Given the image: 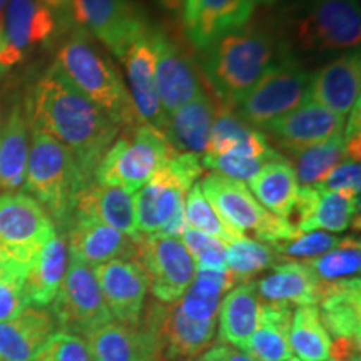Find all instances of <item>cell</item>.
Returning a JSON list of instances; mask_svg holds the SVG:
<instances>
[{
    "label": "cell",
    "mask_w": 361,
    "mask_h": 361,
    "mask_svg": "<svg viewBox=\"0 0 361 361\" xmlns=\"http://www.w3.org/2000/svg\"><path fill=\"white\" fill-rule=\"evenodd\" d=\"M24 112L29 128L69 149L85 178L94 183L99 162L121 133L119 126L54 66L29 90Z\"/></svg>",
    "instance_id": "obj_1"
},
{
    "label": "cell",
    "mask_w": 361,
    "mask_h": 361,
    "mask_svg": "<svg viewBox=\"0 0 361 361\" xmlns=\"http://www.w3.org/2000/svg\"><path fill=\"white\" fill-rule=\"evenodd\" d=\"M202 52L211 89L221 106L234 109L286 49L264 27L245 25L221 35Z\"/></svg>",
    "instance_id": "obj_2"
},
{
    "label": "cell",
    "mask_w": 361,
    "mask_h": 361,
    "mask_svg": "<svg viewBox=\"0 0 361 361\" xmlns=\"http://www.w3.org/2000/svg\"><path fill=\"white\" fill-rule=\"evenodd\" d=\"M52 66L121 129L142 124L128 85L109 59L97 51L85 30L78 27L62 42Z\"/></svg>",
    "instance_id": "obj_3"
},
{
    "label": "cell",
    "mask_w": 361,
    "mask_h": 361,
    "mask_svg": "<svg viewBox=\"0 0 361 361\" xmlns=\"http://www.w3.org/2000/svg\"><path fill=\"white\" fill-rule=\"evenodd\" d=\"M89 184L92 183L69 149L51 135L32 130L24 188L51 216L54 224H72L79 196Z\"/></svg>",
    "instance_id": "obj_4"
},
{
    "label": "cell",
    "mask_w": 361,
    "mask_h": 361,
    "mask_svg": "<svg viewBox=\"0 0 361 361\" xmlns=\"http://www.w3.org/2000/svg\"><path fill=\"white\" fill-rule=\"evenodd\" d=\"M202 174L200 156L176 151L135 191V221L141 234L180 238L186 231V196Z\"/></svg>",
    "instance_id": "obj_5"
},
{
    "label": "cell",
    "mask_w": 361,
    "mask_h": 361,
    "mask_svg": "<svg viewBox=\"0 0 361 361\" xmlns=\"http://www.w3.org/2000/svg\"><path fill=\"white\" fill-rule=\"evenodd\" d=\"M291 44L305 52L358 49L360 0H296L291 7Z\"/></svg>",
    "instance_id": "obj_6"
},
{
    "label": "cell",
    "mask_w": 361,
    "mask_h": 361,
    "mask_svg": "<svg viewBox=\"0 0 361 361\" xmlns=\"http://www.w3.org/2000/svg\"><path fill=\"white\" fill-rule=\"evenodd\" d=\"M174 149L149 124L123 129L99 162L94 183L139 191L168 162Z\"/></svg>",
    "instance_id": "obj_7"
},
{
    "label": "cell",
    "mask_w": 361,
    "mask_h": 361,
    "mask_svg": "<svg viewBox=\"0 0 361 361\" xmlns=\"http://www.w3.org/2000/svg\"><path fill=\"white\" fill-rule=\"evenodd\" d=\"M310 72L284 52L238 102L236 114L256 129H264L310 101Z\"/></svg>",
    "instance_id": "obj_8"
},
{
    "label": "cell",
    "mask_w": 361,
    "mask_h": 361,
    "mask_svg": "<svg viewBox=\"0 0 361 361\" xmlns=\"http://www.w3.org/2000/svg\"><path fill=\"white\" fill-rule=\"evenodd\" d=\"M200 186L219 219L239 236L252 234L256 241L271 245L298 231L286 219L268 213L246 184L211 173L202 178Z\"/></svg>",
    "instance_id": "obj_9"
},
{
    "label": "cell",
    "mask_w": 361,
    "mask_h": 361,
    "mask_svg": "<svg viewBox=\"0 0 361 361\" xmlns=\"http://www.w3.org/2000/svg\"><path fill=\"white\" fill-rule=\"evenodd\" d=\"M135 261L147 278L149 290L159 303L180 300L196 276V263L179 238L142 234L135 243Z\"/></svg>",
    "instance_id": "obj_10"
},
{
    "label": "cell",
    "mask_w": 361,
    "mask_h": 361,
    "mask_svg": "<svg viewBox=\"0 0 361 361\" xmlns=\"http://www.w3.org/2000/svg\"><path fill=\"white\" fill-rule=\"evenodd\" d=\"M52 314L61 331L78 336H89L112 322L90 266L69 258L66 276L52 301Z\"/></svg>",
    "instance_id": "obj_11"
},
{
    "label": "cell",
    "mask_w": 361,
    "mask_h": 361,
    "mask_svg": "<svg viewBox=\"0 0 361 361\" xmlns=\"http://www.w3.org/2000/svg\"><path fill=\"white\" fill-rule=\"evenodd\" d=\"M54 233L56 224L32 196L17 191L0 194V246L13 259L30 266Z\"/></svg>",
    "instance_id": "obj_12"
},
{
    "label": "cell",
    "mask_w": 361,
    "mask_h": 361,
    "mask_svg": "<svg viewBox=\"0 0 361 361\" xmlns=\"http://www.w3.org/2000/svg\"><path fill=\"white\" fill-rule=\"evenodd\" d=\"M72 20L101 40L119 61L130 42L149 27L141 8L130 0H74Z\"/></svg>",
    "instance_id": "obj_13"
},
{
    "label": "cell",
    "mask_w": 361,
    "mask_h": 361,
    "mask_svg": "<svg viewBox=\"0 0 361 361\" xmlns=\"http://www.w3.org/2000/svg\"><path fill=\"white\" fill-rule=\"evenodd\" d=\"M218 322H192L178 301L171 305L151 303L139 326L156 338L171 361H194L214 340Z\"/></svg>",
    "instance_id": "obj_14"
},
{
    "label": "cell",
    "mask_w": 361,
    "mask_h": 361,
    "mask_svg": "<svg viewBox=\"0 0 361 361\" xmlns=\"http://www.w3.org/2000/svg\"><path fill=\"white\" fill-rule=\"evenodd\" d=\"M92 271L112 318L126 326L137 328L149 290L141 266L133 259H114Z\"/></svg>",
    "instance_id": "obj_15"
},
{
    "label": "cell",
    "mask_w": 361,
    "mask_h": 361,
    "mask_svg": "<svg viewBox=\"0 0 361 361\" xmlns=\"http://www.w3.org/2000/svg\"><path fill=\"white\" fill-rule=\"evenodd\" d=\"M57 19L40 0H8L4 17V69L19 64L25 54L56 34Z\"/></svg>",
    "instance_id": "obj_16"
},
{
    "label": "cell",
    "mask_w": 361,
    "mask_h": 361,
    "mask_svg": "<svg viewBox=\"0 0 361 361\" xmlns=\"http://www.w3.org/2000/svg\"><path fill=\"white\" fill-rule=\"evenodd\" d=\"M128 74L129 94L142 123L157 130L166 128V112L162 111L156 85V45L154 29L147 27L126 51L123 61Z\"/></svg>",
    "instance_id": "obj_17"
},
{
    "label": "cell",
    "mask_w": 361,
    "mask_h": 361,
    "mask_svg": "<svg viewBox=\"0 0 361 361\" xmlns=\"http://www.w3.org/2000/svg\"><path fill=\"white\" fill-rule=\"evenodd\" d=\"M360 211V196L301 186L286 221L303 233H343L353 224Z\"/></svg>",
    "instance_id": "obj_18"
},
{
    "label": "cell",
    "mask_w": 361,
    "mask_h": 361,
    "mask_svg": "<svg viewBox=\"0 0 361 361\" xmlns=\"http://www.w3.org/2000/svg\"><path fill=\"white\" fill-rule=\"evenodd\" d=\"M156 85L166 116L202 92L200 78L188 54L168 34L154 29Z\"/></svg>",
    "instance_id": "obj_19"
},
{
    "label": "cell",
    "mask_w": 361,
    "mask_h": 361,
    "mask_svg": "<svg viewBox=\"0 0 361 361\" xmlns=\"http://www.w3.org/2000/svg\"><path fill=\"white\" fill-rule=\"evenodd\" d=\"M361 59L360 51L345 52L310 75V101L341 117L360 104Z\"/></svg>",
    "instance_id": "obj_20"
},
{
    "label": "cell",
    "mask_w": 361,
    "mask_h": 361,
    "mask_svg": "<svg viewBox=\"0 0 361 361\" xmlns=\"http://www.w3.org/2000/svg\"><path fill=\"white\" fill-rule=\"evenodd\" d=\"M345 124L346 117L338 116L313 101H306L303 106L279 117L264 129L291 154L341 134Z\"/></svg>",
    "instance_id": "obj_21"
},
{
    "label": "cell",
    "mask_w": 361,
    "mask_h": 361,
    "mask_svg": "<svg viewBox=\"0 0 361 361\" xmlns=\"http://www.w3.org/2000/svg\"><path fill=\"white\" fill-rule=\"evenodd\" d=\"M69 258L96 268L114 259H134L135 241L94 219H75L69 226Z\"/></svg>",
    "instance_id": "obj_22"
},
{
    "label": "cell",
    "mask_w": 361,
    "mask_h": 361,
    "mask_svg": "<svg viewBox=\"0 0 361 361\" xmlns=\"http://www.w3.org/2000/svg\"><path fill=\"white\" fill-rule=\"evenodd\" d=\"M75 219L99 221L134 239L135 243L142 236L135 221V191L133 189L89 184L75 204L72 221Z\"/></svg>",
    "instance_id": "obj_23"
},
{
    "label": "cell",
    "mask_w": 361,
    "mask_h": 361,
    "mask_svg": "<svg viewBox=\"0 0 361 361\" xmlns=\"http://www.w3.org/2000/svg\"><path fill=\"white\" fill-rule=\"evenodd\" d=\"M236 154L245 157H264L278 159L283 157L274 147L269 146L263 130L252 128L239 117L234 109L219 106L216 109L209 141L202 156Z\"/></svg>",
    "instance_id": "obj_24"
},
{
    "label": "cell",
    "mask_w": 361,
    "mask_h": 361,
    "mask_svg": "<svg viewBox=\"0 0 361 361\" xmlns=\"http://www.w3.org/2000/svg\"><path fill=\"white\" fill-rule=\"evenodd\" d=\"M323 283L303 261H281L269 274L256 283L266 303L286 306H316L322 300Z\"/></svg>",
    "instance_id": "obj_25"
},
{
    "label": "cell",
    "mask_w": 361,
    "mask_h": 361,
    "mask_svg": "<svg viewBox=\"0 0 361 361\" xmlns=\"http://www.w3.org/2000/svg\"><path fill=\"white\" fill-rule=\"evenodd\" d=\"M56 328L52 311L27 306L17 318L0 323V361H30Z\"/></svg>",
    "instance_id": "obj_26"
},
{
    "label": "cell",
    "mask_w": 361,
    "mask_h": 361,
    "mask_svg": "<svg viewBox=\"0 0 361 361\" xmlns=\"http://www.w3.org/2000/svg\"><path fill=\"white\" fill-rule=\"evenodd\" d=\"M323 283V281H322ZM319 318L329 338L361 341V281L360 278L323 283L318 303Z\"/></svg>",
    "instance_id": "obj_27"
},
{
    "label": "cell",
    "mask_w": 361,
    "mask_h": 361,
    "mask_svg": "<svg viewBox=\"0 0 361 361\" xmlns=\"http://www.w3.org/2000/svg\"><path fill=\"white\" fill-rule=\"evenodd\" d=\"M214 114V104L211 102L206 90H202L192 101L168 114L162 134L174 151L189 152L201 157L209 141Z\"/></svg>",
    "instance_id": "obj_28"
},
{
    "label": "cell",
    "mask_w": 361,
    "mask_h": 361,
    "mask_svg": "<svg viewBox=\"0 0 361 361\" xmlns=\"http://www.w3.org/2000/svg\"><path fill=\"white\" fill-rule=\"evenodd\" d=\"M255 8V0H200L191 24L188 25L191 42L200 51H204L221 35L250 24Z\"/></svg>",
    "instance_id": "obj_29"
},
{
    "label": "cell",
    "mask_w": 361,
    "mask_h": 361,
    "mask_svg": "<svg viewBox=\"0 0 361 361\" xmlns=\"http://www.w3.org/2000/svg\"><path fill=\"white\" fill-rule=\"evenodd\" d=\"M69 264V247L62 234L54 233L30 261L25 274V296L30 306L45 308L56 298Z\"/></svg>",
    "instance_id": "obj_30"
},
{
    "label": "cell",
    "mask_w": 361,
    "mask_h": 361,
    "mask_svg": "<svg viewBox=\"0 0 361 361\" xmlns=\"http://www.w3.org/2000/svg\"><path fill=\"white\" fill-rule=\"evenodd\" d=\"M261 298L256 283L236 284L221 300L218 322L219 336L229 346L246 351L259 322Z\"/></svg>",
    "instance_id": "obj_31"
},
{
    "label": "cell",
    "mask_w": 361,
    "mask_h": 361,
    "mask_svg": "<svg viewBox=\"0 0 361 361\" xmlns=\"http://www.w3.org/2000/svg\"><path fill=\"white\" fill-rule=\"evenodd\" d=\"M87 345L94 361H144L156 348V338L146 329L109 322L90 333Z\"/></svg>",
    "instance_id": "obj_32"
},
{
    "label": "cell",
    "mask_w": 361,
    "mask_h": 361,
    "mask_svg": "<svg viewBox=\"0 0 361 361\" xmlns=\"http://www.w3.org/2000/svg\"><path fill=\"white\" fill-rule=\"evenodd\" d=\"M29 123L20 106H13L0 126V194L24 188L29 161Z\"/></svg>",
    "instance_id": "obj_33"
},
{
    "label": "cell",
    "mask_w": 361,
    "mask_h": 361,
    "mask_svg": "<svg viewBox=\"0 0 361 361\" xmlns=\"http://www.w3.org/2000/svg\"><path fill=\"white\" fill-rule=\"evenodd\" d=\"M250 191L271 214L286 219L295 206L300 184L295 168L284 157L273 159L250 180Z\"/></svg>",
    "instance_id": "obj_34"
},
{
    "label": "cell",
    "mask_w": 361,
    "mask_h": 361,
    "mask_svg": "<svg viewBox=\"0 0 361 361\" xmlns=\"http://www.w3.org/2000/svg\"><path fill=\"white\" fill-rule=\"evenodd\" d=\"M293 310L286 305L261 303L259 322L245 353L258 361H286L293 356L290 346Z\"/></svg>",
    "instance_id": "obj_35"
},
{
    "label": "cell",
    "mask_w": 361,
    "mask_h": 361,
    "mask_svg": "<svg viewBox=\"0 0 361 361\" xmlns=\"http://www.w3.org/2000/svg\"><path fill=\"white\" fill-rule=\"evenodd\" d=\"M348 157L345 134L333 135L316 146L291 152L298 184L305 188H318L333 169Z\"/></svg>",
    "instance_id": "obj_36"
},
{
    "label": "cell",
    "mask_w": 361,
    "mask_h": 361,
    "mask_svg": "<svg viewBox=\"0 0 361 361\" xmlns=\"http://www.w3.org/2000/svg\"><path fill=\"white\" fill-rule=\"evenodd\" d=\"M331 338L319 318L318 306H298L293 313L290 346L301 361H326Z\"/></svg>",
    "instance_id": "obj_37"
},
{
    "label": "cell",
    "mask_w": 361,
    "mask_h": 361,
    "mask_svg": "<svg viewBox=\"0 0 361 361\" xmlns=\"http://www.w3.org/2000/svg\"><path fill=\"white\" fill-rule=\"evenodd\" d=\"M283 261L281 256L266 243L241 236L226 245V268L238 283H247L263 271Z\"/></svg>",
    "instance_id": "obj_38"
},
{
    "label": "cell",
    "mask_w": 361,
    "mask_h": 361,
    "mask_svg": "<svg viewBox=\"0 0 361 361\" xmlns=\"http://www.w3.org/2000/svg\"><path fill=\"white\" fill-rule=\"evenodd\" d=\"M303 263L323 283H336L345 279L360 278L361 245L356 238H343L340 243L318 258Z\"/></svg>",
    "instance_id": "obj_39"
},
{
    "label": "cell",
    "mask_w": 361,
    "mask_h": 361,
    "mask_svg": "<svg viewBox=\"0 0 361 361\" xmlns=\"http://www.w3.org/2000/svg\"><path fill=\"white\" fill-rule=\"evenodd\" d=\"M186 223L189 228L219 239L224 245H229L234 239L241 238L239 234L233 233L214 213V209L201 191L200 183L194 184L186 196Z\"/></svg>",
    "instance_id": "obj_40"
},
{
    "label": "cell",
    "mask_w": 361,
    "mask_h": 361,
    "mask_svg": "<svg viewBox=\"0 0 361 361\" xmlns=\"http://www.w3.org/2000/svg\"><path fill=\"white\" fill-rule=\"evenodd\" d=\"M340 238H336L335 234L326 233V231H310L303 233L298 231L293 236L286 239H279V241L271 243V247L278 252L281 258H296L301 261L318 258V256L324 255L329 250H333Z\"/></svg>",
    "instance_id": "obj_41"
},
{
    "label": "cell",
    "mask_w": 361,
    "mask_h": 361,
    "mask_svg": "<svg viewBox=\"0 0 361 361\" xmlns=\"http://www.w3.org/2000/svg\"><path fill=\"white\" fill-rule=\"evenodd\" d=\"M180 238H183L180 241L184 243L189 255L192 256L196 268L216 271L228 269L226 268V245L223 241L196 231L189 226Z\"/></svg>",
    "instance_id": "obj_42"
},
{
    "label": "cell",
    "mask_w": 361,
    "mask_h": 361,
    "mask_svg": "<svg viewBox=\"0 0 361 361\" xmlns=\"http://www.w3.org/2000/svg\"><path fill=\"white\" fill-rule=\"evenodd\" d=\"M29 266L16 264L0 276V323L17 318L29 305L25 296V274Z\"/></svg>",
    "instance_id": "obj_43"
},
{
    "label": "cell",
    "mask_w": 361,
    "mask_h": 361,
    "mask_svg": "<svg viewBox=\"0 0 361 361\" xmlns=\"http://www.w3.org/2000/svg\"><path fill=\"white\" fill-rule=\"evenodd\" d=\"M279 159V157H278ZM273 159H264V157H245L236 154L226 156H202V168L211 169L216 174L224 176V178L238 180V183L250 184V180L259 173L261 168Z\"/></svg>",
    "instance_id": "obj_44"
},
{
    "label": "cell",
    "mask_w": 361,
    "mask_h": 361,
    "mask_svg": "<svg viewBox=\"0 0 361 361\" xmlns=\"http://www.w3.org/2000/svg\"><path fill=\"white\" fill-rule=\"evenodd\" d=\"M52 361H94L87 341L82 336L56 331L45 343Z\"/></svg>",
    "instance_id": "obj_45"
},
{
    "label": "cell",
    "mask_w": 361,
    "mask_h": 361,
    "mask_svg": "<svg viewBox=\"0 0 361 361\" xmlns=\"http://www.w3.org/2000/svg\"><path fill=\"white\" fill-rule=\"evenodd\" d=\"M318 189L323 191H340L351 192L360 196L361 189V166L360 159H351L346 157L341 161L335 169L326 176V179L319 184Z\"/></svg>",
    "instance_id": "obj_46"
},
{
    "label": "cell",
    "mask_w": 361,
    "mask_h": 361,
    "mask_svg": "<svg viewBox=\"0 0 361 361\" xmlns=\"http://www.w3.org/2000/svg\"><path fill=\"white\" fill-rule=\"evenodd\" d=\"M40 2L54 13L57 20H62L67 25L74 24V20H72L74 0H40Z\"/></svg>",
    "instance_id": "obj_47"
},
{
    "label": "cell",
    "mask_w": 361,
    "mask_h": 361,
    "mask_svg": "<svg viewBox=\"0 0 361 361\" xmlns=\"http://www.w3.org/2000/svg\"><path fill=\"white\" fill-rule=\"evenodd\" d=\"M207 355L211 358H214L216 361H258L255 360L252 356H250L245 351L233 348V346H214V348L207 350Z\"/></svg>",
    "instance_id": "obj_48"
},
{
    "label": "cell",
    "mask_w": 361,
    "mask_h": 361,
    "mask_svg": "<svg viewBox=\"0 0 361 361\" xmlns=\"http://www.w3.org/2000/svg\"><path fill=\"white\" fill-rule=\"evenodd\" d=\"M16 264H22V263H19V261L13 259L7 251L4 250L2 246H0V276H4V274H6L7 271L11 269L12 266H16Z\"/></svg>",
    "instance_id": "obj_49"
},
{
    "label": "cell",
    "mask_w": 361,
    "mask_h": 361,
    "mask_svg": "<svg viewBox=\"0 0 361 361\" xmlns=\"http://www.w3.org/2000/svg\"><path fill=\"white\" fill-rule=\"evenodd\" d=\"M197 2H200V0H184V4H183V19H184V24H186V27L191 24L194 12H196Z\"/></svg>",
    "instance_id": "obj_50"
},
{
    "label": "cell",
    "mask_w": 361,
    "mask_h": 361,
    "mask_svg": "<svg viewBox=\"0 0 361 361\" xmlns=\"http://www.w3.org/2000/svg\"><path fill=\"white\" fill-rule=\"evenodd\" d=\"M166 11L173 12V13H180L183 12V4L184 0H157Z\"/></svg>",
    "instance_id": "obj_51"
},
{
    "label": "cell",
    "mask_w": 361,
    "mask_h": 361,
    "mask_svg": "<svg viewBox=\"0 0 361 361\" xmlns=\"http://www.w3.org/2000/svg\"><path fill=\"white\" fill-rule=\"evenodd\" d=\"M8 0H0V39L4 42V17H6V8H7Z\"/></svg>",
    "instance_id": "obj_52"
},
{
    "label": "cell",
    "mask_w": 361,
    "mask_h": 361,
    "mask_svg": "<svg viewBox=\"0 0 361 361\" xmlns=\"http://www.w3.org/2000/svg\"><path fill=\"white\" fill-rule=\"evenodd\" d=\"M30 361H52V360H51V355H49L47 348H45V345L37 351V353L34 355V358L30 360Z\"/></svg>",
    "instance_id": "obj_53"
},
{
    "label": "cell",
    "mask_w": 361,
    "mask_h": 361,
    "mask_svg": "<svg viewBox=\"0 0 361 361\" xmlns=\"http://www.w3.org/2000/svg\"><path fill=\"white\" fill-rule=\"evenodd\" d=\"M144 361H171V360L166 358L164 353L161 351V348H156Z\"/></svg>",
    "instance_id": "obj_54"
},
{
    "label": "cell",
    "mask_w": 361,
    "mask_h": 361,
    "mask_svg": "<svg viewBox=\"0 0 361 361\" xmlns=\"http://www.w3.org/2000/svg\"><path fill=\"white\" fill-rule=\"evenodd\" d=\"M256 6H274V4H278L279 0H255Z\"/></svg>",
    "instance_id": "obj_55"
},
{
    "label": "cell",
    "mask_w": 361,
    "mask_h": 361,
    "mask_svg": "<svg viewBox=\"0 0 361 361\" xmlns=\"http://www.w3.org/2000/svg\"><path fill=\"white\" fill-rule=\"evenodd\" d=\"M2 49H4V42H2V39H0V54H2ZM4 74H6V69H4L2 62H0V75H4Z\"/></svg>",
    "instance_id": "obj_56"
},
{
    "label": "cell",
    "mask_w": 361,
    "mask_h": 361,
    "mask_svg": "<svg viewBox=\"0 0 361 361\" xmlns=\"http://www.w3.org/2000/svg\"><path fill=\"white\" fill-rule=\"evenodd\" d=\"M200 361H216V360H214V358H211V356H209V355H207V353H206V351H204V355H202V356H201V360H200Z\"/></svg>",
    "instance_id": "obj_57"
},
{
    "label": "cell",
    "mask_w": 361,
    "mask_h": 361,
    "mask_svg": "<svg viewBox=\"0 0 361 361\" xmlns=\"http://www.w3.org/2000/svg\"><path fill=\"white\" fill-rule=\"evenodd\" d=\"M286 361H301V360L300 358H293V356H291V358L286 360Z\"/></svg>",
    "instance_id": "obj_58"
},
{
    "label": "cell",
    "mask_w": 361,
    "mask_h": 361,
    "mask_svg": "<svg viewBox=\"0 0 361 361\" xmlns=\"http://www.w3.org/2000/svg\"><path fill=\"white\" fill-rule=\"evenodd\" d=\"M331 361H338V360H331ZM346 361H360V358H355V360H346Z\"/></svg>",
    "instance_id": "obj_59"
},
{
    "label": "cell",
    "mask_w": 361,
    "mask_h": 361,
    "mask_svg": "<svg viewBox=\"0 0 361 361\" xmlns=\"http://www.w3.org/2000/svg\"><path fill=\"white\" fill-rule=\"evenodd\" d=\"M0 126H2V112H0Z\"/></svg>",
    "instance_id": "obj_60"
}]
</instances>
